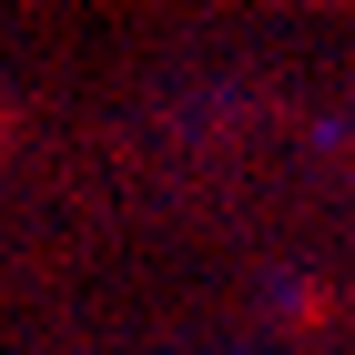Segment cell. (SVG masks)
<instances>
[{
	"instance_id": "obj_1",
	"label": "cell",
	"mask_w": 355,
	"mask_h": 355,
	"mask_svg": "<svg viewBox=\"0 0 355 355\" xmlns=\"http://www.w3.org/2000/svg\"><path fill=\"white\" fill-rule=\"evenodd\" d=\"M0 132H10V112H0Z\"/></svg>"
}]
</instances>
